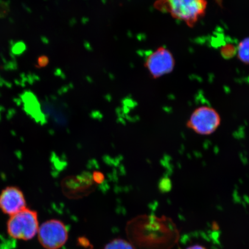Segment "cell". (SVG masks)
I'll use <instances>...</instances> for the list:
<instances>
[{"instance_id": "6da1fadb", "label": "cell", "mask_w": 249, "mask_h": 249, "mask_svg": "<svg viewBox=\"0 0 249 249\" xmlns=\"http://www.w3.org/2000/svg\"><path fill=\"white\" fill-rule=\"evenodd\" d=\"M207 7V0H157L154 4L157 11L170 14L191 28L204 17Z\"/></svg>"}, {"instance_id": "7a4b0ae2", "label": "cell", "mask_w": 249, "mask_h": 249, "mask_svg": "<svg viewBox=\"0 0 249 249\" xmlns=\"http://www.w3.org/2000/svg\"><path fill=\"white\" fill-rule=\"evenodd\" d=\"M39 228L38 213L29 208L10 216L7 222L8 234L18 240L32 239L38 233Z\"/></svg>"}, {"instance_id": "3957f363", "label": "cell", "mask_w": 249, "mask_h": 249, "mask_svg": "<svg viewBox=\"0 0 249 249\" xmlns=\"http://www.w3.org/2000/svg\"><path fill=\"white\" fill-rule=\"evenodd\" d=\"M220 122V115L216 110L201 107L193 112L186 125L199 135H210L216 131Z\"/></svg>"}, {"instance_id": "277c9868", "label": "cell", "mask_w": 249, "mask_h": 249, "mask_svg": "<svg viewBox=\"0 0 249 249\" xmlns=\"http://www.w3.org/2000/svg\"><path fill=\"white\" fill-rule=\"evenodd\" d=\"M40 245L46 249H58L63 247L68 238L66 226L60 220L46 221L39 226L38 233Z\"/></svg>"}, {"instance_id": "5b68a950", "label": "cell", "mask_w": 249, "mask_h": 249, "mask_svg": "<svg viewBox=\"0 0 249 249\" xmlns=\"http://www.w3.org/2000/svg\"><path fill=\"white\" fill-rule=\"evenodd\" d=\"M175 65V59L171 52L160 46L146 59L144 67L152 79H157L172 72Z\"/></svg>"}, {"instance_id": "8992f818", "label": "cell", "mask_w": 249, "mask_h": 249, "mask_svg": "<svg viewBox=\"0 0 249 249\" xmlns=\"http://www.w3.org/2000/svg\"><path fill=\"white\" fill-rule=\"evenodd\" d=\"M26 208V198L18 187L8 186L0 192V210L3 213L11 216Z\"/></svg>"}, {"instance_id": "52a82bcc", "label": "cell", "mask_w": 249, "mask_h": 249, "mask_svg": "<svg viewBox=\"0 0 249 249\" xmlns=\"http://www.w3.org/2000/svg\"><path fill=\"white\" fill-rule=\"evenodd\" d=\"M238 57L244 63L249 64V37L242 40L239 43Z\"/></svg>"}, {"instance_id": "ba28073f", "label": "cell", "mask_w": 249, "mask_h": 249, "mask_svg": "<svg viewBox=\"0 0 249 249\" xmlns=\"http://www.w3.org/2000/svg\"><path fill=\"white\" fill-rule=\"evenodd\" d=\"M104 249H134V247L129 242L118 238L109 242Z\"/></svg>"}, {"instance_id": "9c48e42d", "label": "cell", "mask_w": 249, "mask_h": 249, "mask_svg": "<svg viewBox=\"0 0 249 249\" xmlns=\"http://www.w3.org/2000/svg\"><path fill=\"white\" fill-rule=\"evenodd\" d=\"M92 180L96 183V184L101 185L105 181V177L104 174L101 171H93L92 176Z\"/></svg>"}, {"instance_id": "30bf717a", "label": "cell", "mask_w": 249, "mask_h": 249, "mask_svg": "<svg viewBox=\"0 0 249 249\" xmlns=\"http://www.w3.org/2000/svg\"><path fill=\"white\" fill-rule=\"evenodd\" d=\"M9 12V6L4 2H0V18L7 17Z\"/></svg>"}, {"instance_id": "8fae6325", "label": "cell", "mask_w": 249, "mask_h": 249, "mask_svg": "<svg viewBox=\"0 0 249 249\" xmlns=\"http://www.w3.org/2000/svg\"><path fill=\"white\" fill-rule=\"evenodd\" d=\"M25 48L26 47H25L23 43H18L14 46L12 51H13L14 53L15 54H20L24 52Z\"/></svg>"}, {"instance_id": "7c38bea8", "label": "cell", "mask_w": 249, "mask_h": 249, "mask_svg": "<svg viewBox=\"0 0 249 249\" xmlns=\"http://www.w3.org/2000/svg\"><path fill=\"white\" fill-rule=\"evenodd\" d=\"M38 63H37V67L43 68L45 67L48 64L49 60L46 55L40 56L38 59Z\"/></svg>"}, {"instance_id": "4fadbf2b", "label": "cell", "mask_w": 249, "mask_h": 249, "mask_svg": "<svg viewBox=\"0 0 249 249\" xmlns=\"http://www.w3.org/2000/svg\"><path fill=\"white\" fill-rule=\"evenodd\" d=\"M186 249H207L204 247H202V246H201V245H196L191 246V247H190L187 248Z\"/></svg>"}, {"instance_id": "5bb4252c", "label": "cell", "mask_w": 249, "mask_h": 249, "mask_svg": "<svg viewBox=\"0 0 249 249\" xmlns=\"http://www.w3.org/2000/svg\"><path fill=\"white\" fill-rule=\"evenodd\" d=\"M217 5L221 8H223V0H215Z\"/></svg>"}]
</instances>
